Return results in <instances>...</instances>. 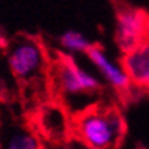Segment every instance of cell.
<instances>
[{"label":"cell","mask_w":149,"mask_h":149,"mask_svg":"<svg viewBox=\"0 0 149 149\" xmlns=\"http://www.w3.org/2000/svg\"><path fill=\"white\" fill-rule=\"evenodd\" d=\"M6 63L27 113L51 100V48L40 36L19 33L10 39L6 45Z\"/></svg>","instance_id":"6da1fadb"},{"label":"cell","mask_w":149,"mask_h":149,"mask_svg":"<svg viewBox=\"0 0 149 149\" xmlns=\"http://www.w3.org/2000/svg\"><path fill=\"white\" fill-rule=\"evenodd\" d=\"M128 134L124 107L102 97L70 115V149H122Z\"/></svg>","instance_id":"7a4b0ae2"},{"label":"cell","mask_w":149,"mask_h":149,"mask_svg":"<svg viewBox=\"0 0 149 149\" xmlns=\"http://www.w3.org/2000/svg\"><path fill=\"white\" fill-rule=\"evenodd\" d=\"M49 84L51 98L66 106L70 112H73L72 103L79 98L93 97L98 100L106 95V85L82 70L70 54L58 48H51Z\"/></svg>","instance_id":"3957f363"},{"label":"cell","mask_w":149,"mask_h":149,"mask_svg":"<svg viewBox=\"0 0 149 149\" xmlns=\"http://www.w3.org/2000/svg\"><path fill=\"white\" fill-rule=\"evenodd\" d=\"M27 115L43 149H70L72 112L66 106L51 98Z\"/></svg>","instance_id":"277c9868"},{"label":"cell","mask_w":149,"mask_h":149,"mask_svg":"<svg viewBox=\"0 0 149 149\" xmlns=\"http://www.w3.org/2000/svg\"><path fill=\"white\" fill-rule=\"evenodd\" d=\"M112 6L115 8L113 40L121 54L149 42V12L146 9L125 2H115Z\"/></svg>","instance_id":"5b68a950"},{"label":"cell","mask_w":149,"mask_h":149,"mask_svg":"<svg viewBox=\"0 0 149 149\" xmlns=\"http://www.w3.org/2000/svg\"><path fill=\"white\" fill-rule=\"evenodd\" d=\"M85 55L93 61L94 66L98 70H100V73L106 79L107 85L110 86L112 93L115 94V100L122 107H127V106L133 104L134 102H137L140 98L137 95V93L134 91L128 76L124 73L121 66L113 64L109 60V57L104 52V48L100 42H93L90 45V48L86 49Z\"/></svg>","instance_id":"8992f818"},{"label":"cell","mask_w":149,"mask_h":149,"mask_svg":"<svg viewBox=\"0 0 149 149\" xmlns=\"http://www.w3.org/2000/svg\"><path fill=\"white\" fill-rule=\"evenodd\" d=\"M0 149H43L33 124L26 116L0 112Z\"/></svg>","instance_id":"52a82bcc"},{"label":"cell","mask_w":149,"mask_h":149,"mask_svg":"<svg viewBox=\"0 0 149 149\" xmlns=\"http://www.w3.org/2000/svg\"><path fill=\"white\" fill-rule=\"evenodd\" d=\"M119 66L128 76L137 95L149 98V42L121 54Z\"/></svg>","instance_id":"ba28073f"},{"label":"cell","mask_w":149,"mask_h":149,"mask_svg":"<svg viewBox=\"0 0 149 149\" xmlns=\"http://www.w3.org/2000/svg\"><path fill=\"white\" fill-rule=\"evenodd\" d=\"M91 43L93 42L86 40L85 36L82 33H78V31H66L60 37V45L66 49L74 51V52H84L85 54Z\"/></svg>","instance_id":"9c48e42d"},{"label":"cell","mask_w":149,"mask_h":149,"mask_svg":"<svg viewBox=\"0 0 149 149\" xmlns=\"http://www.w3.org/2000/svg\"><path fill=\"white\" fill-rule=\"evenodd\" d=\"M137 149H145V148H143V146L140 145V146H137Z\"/></svg>","instance_id":"30bf717a"}]
</instances>
